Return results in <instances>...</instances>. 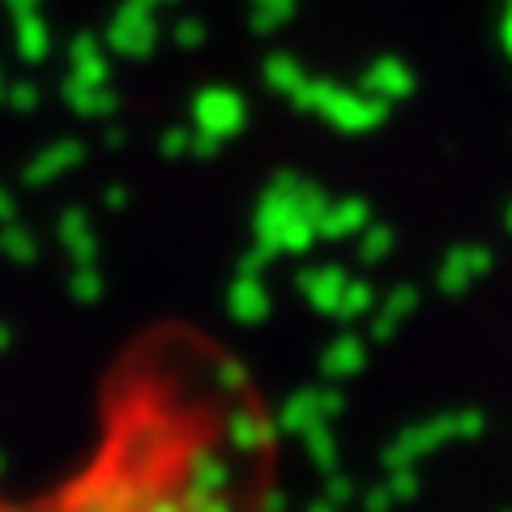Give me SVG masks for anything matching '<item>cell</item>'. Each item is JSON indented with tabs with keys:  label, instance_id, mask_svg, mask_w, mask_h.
<instances>
[{
	"label": "cell",
	"instance_id": "obj_11",
	"mask_svg": "<svg viewBox=\"0 0 512 512\" xmlns=\"http://www.w3.org/2000/svg\"><path fill=\"white\" fill-rule=\"evenodd\" d=\"M508 47H512V13H508Z\"/></svg>",
	"mask_w": 512,
	"mask_h": 512
},
{
	"label": "cell",
	"instance_id": "obj_6",
	"mask_svg": "<svg viewBox=\"0 0 512 512\" xmlns=\"http://www.w3.org/2000/svg\"><path fill=\"white\" fill-rule=\"evenodd\" d=\"M359 363H363V346H359L355 338H342V342L325 355V372H329V376H350Z\"/></svg>",
	"mask_w": 512,
	"mask_h": 512
},
{
	"label": "cell",
	"instance_id": "obj_5",
	"mask_svg": "<svg viewBox=\"0 0 512 512\" xmlns=\"http://www.w3.org/2000/svg\"><path fill=\"white\" fill-rule=\"evenodd\" d=\"M231 303H235L231 312H235L239 320H261V316H265V295H261V286H256V274H244V278H239Z\"/></svg>",
	"mask_w": 512,
	"mask_h": 512
},
{
	"label": "cell",
	"instance_id": "obj_9",
	"mask_svg": "<svg viewBox=\"0 0 512 512\" xmlns=\"http://www.w3.org/2000/svg\"><path fill=\"white\" fill-rule=\"evenodd\" d=\"M252 5H256V26H269V22H282L295 0H252Z\"/></svg>",
	"mask_w": 512,
	"mask_h": 512
},
{
	"label": "cell",
	"instance_id": "obj_7",
	"mask_svg": "<svg viewBox=\"0 0 512 512\" xmlns=\"http://www.w3.org/2000/svg\"><path fill=\"white\" fill-rule=\"evenodd\" d=\"M265 77H269V86H282L286 94H295L303 86V73L295 69V60H282V56L265 64Z\"/></svg>",
	"mask_w": 512,
	"mask_h": 512
},
{
	"label": "cell",
	"instance_id": "obj_3",
	"mask_svg": "<svg viewBox=\"0 0 512 512\" xmlns=\"http://www.w3.org/2000/svg\"><path fill=\"white\" fill-rule=\"evenodd\" d=\"M363 222H367V210H363V205H359V201H346V205H333V210L320 214L316 231H325V235H355Z\"/></svg>",
	"mask_w": 512,
	"mask_h": 512
},
{
	"label": "cell",
	"instance_id": "obj_1",
	"mask_svg": "<svg viewBox=\"0 0 512 512\" xmlns=\"http://www.w3.org/2000/svg\"><path fill=\"white\" fill-rule=\"evenodd\" d=\"M487 269V252H478V248H457V252H448V261L440 269V286H448V291H461L466 282H474L478 274Z\"/></svg>",
	"mask_w": 512,
	"mask_h": 512
},
{
	"label": "cell",
	"instance_id": "obj_10",
	"mask_svg": "<svg viewBox=\"0 0 512 512\" xmlns=\"http://www.w3.org/2000/svg\"><path fill=\"white\" fill-rule=\"evenodd\" d=\"M384 252H389V231H372L363 239V256H367V261H376V256H384Z\"/></svg>",
	"mask_w": 512,
	"mask_h": 512
},
{
	"label": "cell",
	"instance_id": "obj_4",
	"mask_svg": "<svg viewBox=\"0 0 512 512\" xmlns=\"http://www.w3.org/2000/svg\"><path fill=\"white\" fill-rule=\"evenodd\" d=\"M367 86H372L376 94H384V99H402V94H410V73L402 69V64H393V60H384L376 64L372 73H367Z\"/></svg>",
	"mask_w": 512,
	"mask_h": 512
},
{
	"label": "cell",
	"instance_id": "obj_8",
	"mask_svg": "<svg viewBox=\"0 0 512 512\" xmlns=\"http://www.w3.org/2000/svg\"><path fill=\"white\" fill-rule=\"evenodd\" d=\"M372 308V286L367 282H346V295H342V316H359V312H367Z\"/></svg>",
	"mask_w": 512,
	"mask_h": 512
},
{
	"label": "cell",
	"instance_id": "obj_2",
	"mask_svg": "<svg viewBox=\"0 0 512 512\" xmlns=\"http://www.w3.org/2000/svg\"><path fill=\"white\" fill-rule=\"evenodd\" d=\"M303 291H308V299L316 303L320 312H338L342 295H346V278L338 274V269H320V274L303 278Z\"/></svg>",
	"mask_w": 512,
	"mask_h": 512
},
{
	"label": "cell",
	"instance_id": "obj_12",
	"mask_svg": "<svg viewBox=\"0 0 512 512\" xmlns=\"http://www.w3.org/2000/svg\"><path fill=\"white\" fill-rule=\"evenodd\" d=\"M508 227H512V210H508Z\"/></svg>",
	"mask_w": 512,
	"mask_h": 512
}]
</instances>
